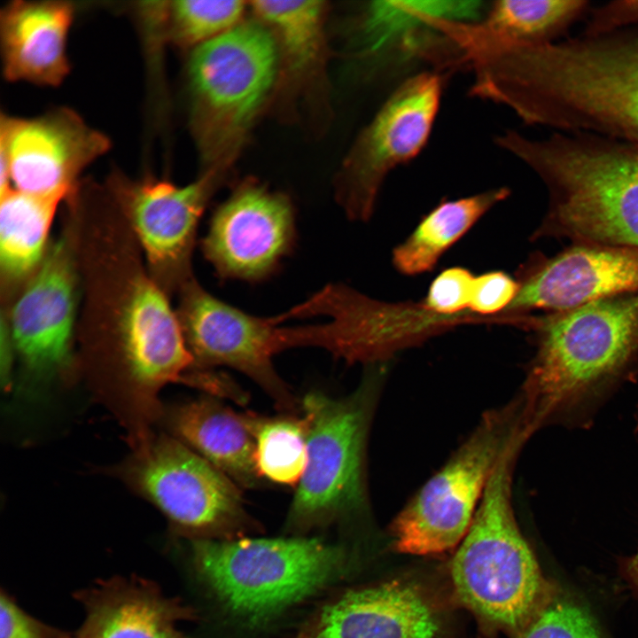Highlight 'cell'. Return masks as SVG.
I'll list each match as a JSON object with an SVG mask.
<instances>
[{
  "label": "cell",
  "mask_w": 638,
  "mask_h": 638,
  "mask_svg": "<svg viewBox=\"0 0 638 638\" xmlns=\"http://www.w3.org/2000/svg\"><path fill=\"white\" fill-rule=\"evenodd\" d=\"M256 14L277 35L293 68H303L316 58L322 40L323 2L253 1Z\"/></svg>",
  "instance_id": "27"
},
{
  "label": "cell",
  "mask_w": 638,
  "mask_h": 638,
  "mask_svg": "<svg viewBox=\"0 0 638 638\" xmlns=\"http://www.w3.org/2000/svg\"><path fill=\"white\" fill-rule=\"evenodd\" d=\"M73 245L65 233L50 248L7 322L13 348L35 374L58 372L70 362L77 284Z\"/></svg>",
  "instance_id": "15"
},
{
  "label": "cell",
  "mask_w": 638,
  "mask_h": 638,
  "mask_svg": "<svg viewBox=\"0 0 638 638\" xmlns=\"http://www.w3.org/2000/svg\"><path fill=\"white\" fill-rule=\"evenodd\" d=\"M245 8L237 0H180L163 2L162 11L170 39L196 48L237 26Z\"/></svg>",
  "instance_id": "28"
},
{
  "label": "cell",
  "mask_w": 638,
  "mask_h": 638,
  "mask_svg": "<svg viewBox=\"0 0 638 638\" xmlns=\"http://www.w3.org/2000/svg\"><path fill=\"white\" fill-rule=\"evenodd\" d=\"M0 199L1 272L7 282L13 283L29 276L42 263L55 213L64 198L11 188Z\"/></svg>",
  "instance_id": "23"
},
{
  "label": "cell",
  "mask_w": 638,
  "mask_h": 638,
  "mask_svg": "<svg viewBox=\"0 0 638 638\" xmlns=\"http://www.w3.org/2000/svg\"><path fill=\"white\" fill-rule=\"evenodd\" d=\"M637 428H638V418H637Z\"/></svg>",
  "instance_id": "34"
},
{
  "label": "cell",
  "mask_w": 638,
  "mask_h": 638,
  "mask_svg": "<svg viewBox=\"0 0 638 638\" xmlns=\"http://www.w3.org/2000/svg\"><path fill=\"white\" fill-rule=\"evenodd\" d=\"M621 568L624 577L638 593V551L624 560Z\"/></svg>",
  "instance_id": "33"
},
{
  "label": "cell",
  "mask_w": 638,
  "mask_h": 638,
  "mask_svg": "<svg viewBox=\"0 0 638 638\" xmlns=\"http://www.w3.org/2000/svg\"><path fill=\"white\" fill-rule=\"evenodd\" d=\"M194 564L221 605L248 627L261 626L343 580L345 546L318 538L196 539Z\"/></svg>",
  "instance_id": "6"
},
{
  "label": "cell",
  "mask_w": 638,
  "mask_h": 638,
  "mask_svg": "<svg viewBox=\"0 0 638 638\" xmlns=\"http://www.w3.org/2000/svg\"><path fill=\"white\" fill-rule=\"evenodd\" d=\"M74 9L64 1L15 0L0 13L3 74L11 82L58 86L70 72L66 53Z\"/></svg>",
  "instance_id": "19"
},
{
  "label": "cell",
  "mask_w": 638,
  "mask_h": 638,
  "mask_svg": "<svg viewBox=\"0 0 638 638\" xmlns=\"http://www.w3.org/2000/svg\"><path fill=\"white\" fill-rule=\"evenodd\" d=\"M590 7L587 0H502L494 2L486 19L475 24L502 42L545 43L554 42Z\"/></svg>",
  "instance_id": "24"
},
{
  "label": "cell",
  "mask_w": 638,
  "mask_h": 638,
  "mask_svg": "<svg viewBox=\"0 0 638 638\" xmlns=\"http://www.w3.org/2000/svg\"><path fill=\"white\" fill-rule=\"evenodd\" d=\"M475 278L467 268H446L432 282L422 302L429 310L442 315L469 312Z\"/></svg>",
  "instance_id": "31"
},
{
  "label": "cell",
  "mask_w": 638,
  "mask_h": 638,
  "mask_svg": "<svg viewBox=\"0 0 638 638\" xmlns=\"http://www.w3.org/2000/svg\"><path fill=\"white\" fill-rule=\"evenodd\" d=\"M87 609L79 638H185L176 622L188 611L149 587H105L90 597Z\"/></svg>",
  "instance_id": "21"
},
{
  "label": "cell",
  "mask_w": 638,
  "mask_h": 638,
  "mask_svg": "<svg viewBox=\"0 0 638 638\" xmlns=\"http://www.w3.org/2000/svg\"><path fill=\"white\" fill-rule=\"evenodd\" d=\"M521 399L487 412L475 431L393 520L401 553L449 550L467 533L494 467L522 418Z\"/></svg>",
  "instance_id": "9"
},
{
  "label": "cell",
  "mask_w": 638,
  "mask_h": 638,
  "mask_svg": "<svg viewBox=\"0 0 638 638\" xmlns=\"http://www.w3.org/2000/svg\"><path fill=\"white\" fill-rule=\"evenodd\" d=\"M531 436L518 426L510 437L451 564L459 601L485 623L515 636L555 589L543 577L512 505L514 467Z\"/></svg>",
  "instance_id": "5"
},
{
  "label": "cell",
  "mask_w": 638,
  "mask_h": 638,
  "mask_svg": "<svg viewBox=\"0 0 638 638\" xmlns=\"http://www.w3.org/2000/svg\"><path fill=\"white\" fill-rule=\"evenodd\" d=\"M294 240L289 198L247 183L216 209L202 250L219 276L256 282L276 269Z\"/></svg>",
  "instance_id": "14"
},
{
  "label": "cell",
  "mask_w": 638,
  "mask_h": 638,
  "mask_svg": "<svg viewBox=\"0 0 638 638\" xmlns=\"http://www.w3.org/2000/svg\"><path fill=\"white\" fill-rule=\"evenodd\" d=\"M538 346L519 394L543 425H587L638 354V292L533 320Z\"/></svg>",
  "instance_id": "2"
},
{
  "label": "cell",
  "mask_w": 638,
  "mask_h": 638,
  "mask_svg": "<svg viewBox=\"0 0 638 638\" xmlns=\"http://www.w3.org/2000/svg\"><path fill=\"white\" fill-rule=\"evenodd\" d=\"M508 312H560L638 292V249L584 244L524 273Z\"/></svg>",
  "instance_id": "17"
},
{
  "label": "cell",
  "mask_w": 638,
  "mask_h": 638,
  "mask_svg": "<svg viewBox=\"0 0 638 638\" xmlns=\"http://www.w3.org/2000/svg\"><path fill=\"white\" fill-rule=\"evenodd\" d=\"M243 414L254 440V459L261 478L297 486L307 461V418L303 414L272 417Z\"/></svg>",
  "instance_id": "26"
},
{
  "label": "cell",
  "mask_w": 638,
  "mask_h": 638,
  "mask_svg": "<svg viewBox=\"0 0 638 638\" xmlns=\"http://www.w3.org/2000/svg\"><path fill=\"white\" fill-rule=\"evenodd\" d=\"M437 617L409 584L350 590L323 605L292 638H437Z\"/></svg>",
  "instance_id": "18"
},
{
  "label": "cell",
  "mask_w": 638,
  "mask_h": 638,
  "mask_svg": "<svg viewBox=\"0 0 638 638\" xmlns=\"http://www.w3.org/2000/svg\"><path fill=\"white\" fill-rule=\"evenodd\" d=\"M217 183L214 173L177 186L159 180L109 179L113 201L143 248L147 261L167 287L180 289L191 279L197 226Z\"/></svg>",
  "instance_id": "13"
},
{
  "label": "cell",
  "mask_w": 638,
  "mask_h": 638,
  "mask_svg": "<svg viewBox=\"0 0 638 638\" xmlns=\"http://www.w3.org/2000/svg\"><path fill=\"white\" fill-rule=\"evenodd\" d=\"M278 63L273 31L257 22L238 24L193 49L188 63L192 124L206 159L241 141L274 86Z\"/></svg>",
  "instance_id": "8"
},
{
  "label": "cell",
  "mask_w": 638,
  "mask_h": 638,
  "mask_svg": "<svg viewBox=\"0 0 638 638\" xmlns=\"http://www.w3.org/2000/svg\"><path fill=\"white\" fill-rule=\"evenodd\" d=\"M168 423L175 439L220 470L240 488H254L262 478L254 459V440L243 413L214 396L175 406Z\"/></svg>",
  "instance_id": "20"
},
{
  "label": "cell",
  "mask_w": 638,
  "mask_h": 638,
  "mask_svg": "<svg viewBox=\"0 0 638 638\" xmlns=\"http://www.w3.org/2000/svg\"><path fill=\"white\" fill-rule=\"evenodd\" d=\"M0 638H51L50 631L28 616L9 596L1 595Z\"/></svg>",
  "instance_id": "32"
},
{
  "label": "cell",
  "mask_w": 638,
  "mask_h": 638,
  "mask_svg": "<svg viewBox=\"0 0 638 638\" xmlns=\"http://www.w3.org/2000/svg\"><path fill=\"white\" fill-rule=\"evenodd\" d=\"M516 638H606L591 611L555 587Z\"/></svg>",
  "instance_id": "29"
},
{
  "label": "cell",
  "mask_w": 638,
  "mask_h": 638,
  "mask_svg": "<svg viewBox=\"0 0 638 638\" xmlns=\"http://www.w3.org/2000/svg\"><path fill=\"white\" fill-rule=\"evenodd\" d=\"M111 147L75 112L58 108L35 118L1 114L0 183L20 192L66 198L81 173Z\"/></svg>",
  "instance_id": "12"
},
{
  "label": "cell",
  "mask_w": 638,
  "mask_h": 638,
  "mask_svg": "<svg viewBox=\"0 0 638 638\" xmlns=\"http://www.w3.org/2000/svg\"><path fill=\"white\" fill-rule=\"evenodd\" d=\"M495 143L542 180L549 222L562 234L638 249V146L583 133L533 139L514 130Z\"/></svg>",
  "instance_id": "4"
},
{
  "label": "cell",
  "mask_w": 638,
  "mask_h": 638,
  "mask_svg": "<svg viewBox=\"0 0 638 638\" xmlns=\"http://www.w3.org/2000/svg\"><path fill=\"white\" fill-rule=\"evenodd\" d=\"M177 316L195 366L233 368L257 383L276 407L294 414L300 402L256 346L248 315L216 299L195 280L181 291Z\"/></svg>",
  "instance_id": "16"
},
{
  "label": "cell",
  "mask_w": 638,
  "mask_h": 638,
  "mask_svg": "<svg viewBox=\"0 0 638 638\" xmlns=\"http://www.w3.org/2000/svg\"><path fill=\"white\" fill-rule=\"evenodd\" d=\"M518 289V282L501 270L476 276L469 312L475 316L494 320L499 323L520 324V316L508 314Z\"/></svg>",
  "instance_id": "30"
},
{
  "label": "cell",
  "mask_w": 638,
  "mask_h": 638,
  "mask_svg": "<svg viewBox=\"0 0 638 638\" xmlns=\"http://www.w3.org/2000/svg\"><path fill=\"white\" fill-rule=\"evenodd\" d=\"M101 253L90 268V344L119 368L122 379L147 415L160 390L170 383L196 385L194 360L164 291L131 256L128 243L104 228Z\"/></svg>",
  "instance_id": "3"
},
{
  "label": "cell",
  "mask_w": 638,
  "mask_h": 638,
  "mask_svg": "<svg viewBox=\"0 0 638 638\" xmlns=\"http://www.w3.org/2000/svg\"><path fill=\"white\" fill-rule=\"evenodd\" d=\"M374 386L370 377L346 397L312 391L300 401L309 425L307 461L286 517L289 533L304 536L364 506L365 454Z\"/></svg>",
  "instance_id": "7"
},
{
  "label": "cell",
  "mask_w": 638,
  "mask_h": 638,
  "mask_svg": "<svg viewBox=\"0 0 638 638\" xmlns=\"http://www.w3.org/2000/svg\"><path fill=\"white\" fill-rule=\"evenodd\" d=\"M473 93L529 125L638 146V26L545 43L491 42L476 58Z\"/></svg>",
  "instance_id": "1"
},
{
  "label": "cell",
  "mask_w": 638,
  "mask_h": 638,
  "mask_svg": "<svg viewBox=\"0 0 638 638\" xmlns=\"http://www.w3.org/2000/svg\"><path fill=\"white\" fill-rule=\"evenodd\" d=\"M478 1H377L368 6L363 23L364 45L376 52L399 40H409L420 28L438 20L468 22L480 12Z\"/></svg>",
  "instance_id": "25"
},
{
  "label": "cell",
  "mask_w": 638,
  "mask_h": 638,
  "mask_svg": "<svg viewBox=\"0 0 638 638\" xmlns=\"http://www.w3.org/2000/svg\"><path fill=\"white\" fill-rule=\"evenodd\" d=\"M442 79L421 73L403 82L386 99L357 140L338 183L347 216L367 221L386 175L425 146L442 94Z\"/></svg>",
  "instance_id": "11"
},
{
  "label": "cell",
  "mask_w": 638,
  "mask_h": 638,
  "mask_svg": "<svg viewBox=\"0 0 638 638\" xmlns=\"http://www.w3.org/2000/svg\"><path fill=\"white\" fill-rule=\"evenodd\" d=\"M134 444L122 475L175 526L196 539L221 541L254 528L241 488L183 442L146 434Z\"/></svg>",
  "instance_id": "10"
},
{
  "label": "cell",
  "mask_w": 638,
  "mask_h": 638,
  "mask_svg": "<svg viewBox=\"0 0 638 638\" xmlns=\"http://www.w3.org/2000/svg\"><path fill=\"white\" fill-rule=\"evenodd\" d=\"M509 195L508 188L500 187L466 198L443 200L394 248L393 266L406 276L430 271L448 248Z\"/></svg>",
  "instance_id": "22"
}]
</instances>
